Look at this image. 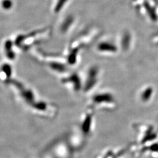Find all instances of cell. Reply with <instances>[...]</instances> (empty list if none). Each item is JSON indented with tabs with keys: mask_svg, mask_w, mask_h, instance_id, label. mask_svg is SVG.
I'll return each mask as SVG.
<instances>
[{
	"mask_svg": "<svg viewBox=\"0 0 158 158\" xmlns=\"http://www.w3.org/2000/svg\"><path fill=\"white\" fill-rule=\"evenodd\" d=\"M6 50L7 56L10 59H13L15 58V54L12 49V43L10 40H8L6 43Z\"/></svg>",
	"mask_w": 158,
	"mask_h": 158,
	"instance_id": "6da1fadb",
	"label": "cell"
},
{
	"mask_svg": "<svg viewBox=\"0 0 158 158\" xmlns=\"http://www.w3.org/2000/svg\"><path fill=\"white\" fill-rule=\"evenodd\" d=\"M4 8H5V9H9L11 6V2L10 1V0H6L3 2V4Z\"/></svg>",
	"mask_w": 158,
	"mask_h": 158,
	"instance_id": "3957f363",
	"label": "cell"
},
{
	"mask_svg": "<svg viewBox=\"0 0 158 158\" xmlns=\"http://www.w3.org/2000/svg\"><path fill=\"white\" fill-rule=\"evenodd\" d=\"M3 70L8 76H10L11 72H12V70H11V67L8 64L7 65L6 64L5 65H4L3 66Z\"/></svg>",
	"mask_w": 158,
	"mask_h": 158,
	"instance_id": "7a4b0ae2",
	"label": "cell"
}]
</instances>
